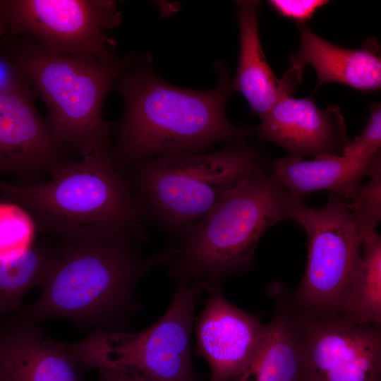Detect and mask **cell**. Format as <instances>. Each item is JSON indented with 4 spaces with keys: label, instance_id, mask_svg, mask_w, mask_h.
Instances as JSON below:
<instances>
[{
    "label": "cell",
    "instance_id": "obj_8",
    "mask_svg": "<svg viewBox=\"0 0 381 381\" xmlns=\"http://www.w3.org/2000/svg\"><path fill=\"white\" fill-rule=\"evenodd\" d=\"M308 236L303 277L291 298L303 315L315 319L341 315L361 258L362 239L346 200L331 192L322 208L298 198L291 218Z\"/></svg>",
    "mask_w": 381,
    "mask_h": 381
},
{
    "label": "cell",
    "instance_id": "obj_4",
    "mask_svg": "<svg viewBox=\"0 0 381 381\" xmlns=\"http://www.w3.org/2000/svg\"><path fill=\"white\" fill-rule=\"evenodd\" d=\"M110 147L61 164L48 181L11 183L0 180V201L23 208L36 229L44 234L107 225L131 231L145 241L142 224L146 216L116 169Z\"/></svg>",
    "mask_w": 381,
    "mask_h": 381
},
{
    "label": "cell",
    "instance_id": "obj_22",
    "mask_svg": "<svg viewBox=\"0 0 381 381\" xmlns=\"http://www.w3.org/2000/svg\"><path fill=\"white\" fill-rule=\"evenodd\" d=\"M370 177L367 183H360L345 199L361 237L375 231L381 220V169Z\"/></svg>",
    "mask_w": 381,
    "mask_h": 381
},
{
    "label": "cell",
    "instance_id": "obj_12",
    "mask_svg": "<svg viewBox=\"0 0 381 381\" xmlns=\"http://www.w3.org/2000/svg\"><path fill=\"white\" fill-rule=\"evenodd\" d=\"M206 291L205 308L195 318V350L210 366V381H236L260 350L266 326L229 302L221 286Z\"/></svg>",
    "mask_w": 381,
    "mask_h": 381
},
{
    "label": "cell",
    "instance_id": "obj_20",
    "mask_svg": "<svg viewBox=\"0 0 381 381\" xmlns=\"http://www.w3.org/2000/svg\"><path fill=\"white\" fill-rule=\"evenodd\" d=\"M361 258L341 315L358 324L381 326V238L363 234Z\"/></svg>",
    "mask_w": 381,
    "mask_h": 381
},
{
    "label": "cell",
    "instance_id": "obj_18",
    "mask_svg": "<svg viewBox=\"0 0 381 381\" xmlns=\"http://www.w3.org/2000/svg\"><path fill=\"white\" fill-rule=\"evenodd\" d=\"M381 169L380 155L358 160L324 154L311 160L289 155L276 159L272 174L294 197L329 190L347 199L365 176Z\"/></svg>",
    "mask_w": 381,
    "mask_h": 381
},
{
    "label": "cell",
    "instance_id": "obj_2",
    "mask_svg": "<svg viewBox=\"0 0 381 381\" xmlns=\"http://www.w3.org/2000/svg\"><path fill=\"white\" fill-rule=\"evenodd\" d=\"M218 85L211 90L180 88L148 70L120 74L117 91L124 111L110 152L123 173L143 160L170 152L198 153L222 141L242 143L248 132L226 119L224 107L233 92L229 73L217 64Z\"/></svg>",
    "mask_w": 381,
    "mask_h": 381
},
{
    "label": "cell",
    "instance_id": "obj_6",
    "mask_svg": "<svg viewBox=\"0 0 381 381\" xmlns=\"http://www.w3.org/2000/svg\"><path fill=\"white\" fill-rule=\"evenodd\" d=\"M131 167L125 179L146 218L176 233L263 169L257 151L243 142L209 154L166 153Z\"/></svg>",
    "mask_w": 381,
    "mask_h": 381
},
{
    "label": "cell",
    "instance_id": "obj_24",
    "mask_svg": "<svg viewBox=\"0 0 381 381\" xmlns=\"http://www.w3.org/2000/svg\"><path fill=\"white\" fill-rule=\"evenodd\" d=\"M325 0H270V6L282 16L298 23L310 20L322 6L327 4Z\"/></svg>",
    "mask_w": 381,
    "mask_h": 381
},
{
    "label": "cell",
    "instance_id": "obj_26",
    "mask_svg": "<svg viewBox=\"0 0 381 381\" xmlns=\"http://www.w3.org/2000/svg\"><path fill=\"white\" fill-rule=\"evenodd\" d=\"M4 30V26H3V24L0 20V35H1L2 33V31Z\"/></svg>",
    "mask_w": 381,
    "mask_h": 381
},
{
    "label": "cell",
    "instance_id": "obj_19",
    "mask_svg": "<svg viewBox=\"0 0 381 381\" xmlns=\"http://www.w3.org/2000/svg\"><path fill=\"white\" fill-rule=\"evenodd\" d=\"M55 254L51 235L36 240L20 253L0 256V318L18 312L25 295L34 287L43 285Z\"/></svg>",
    "mask_w": 381,
    "mask_h": 381
},
{
    "label": "cell",
    "instance_id": "obj_3",
    "mask_svg": "<svg viewBox=\"0 0 381 381\" xmlns=\"http://www.w3.org/2000/svg\"><path fill=\"white\" fill-rule=\"evenodd\" d=\"M262 169L248 179L201 219L178 234L163 250V264L176 280L200 285L203 291L221 286L231 275L248 270L264 233L291 218L296 200Z\"/></svg>",
    "mask_w": 381,
    "mask_h": 381
},
{
    "label": "cell",
    "instance_id": "obj_21",
    "mask_svg": "<svg viewBox=\"0 0 381 381\" xmlns=\"http://www.w3.org/2000/svg\"><path fill=\"white\" fill-rule=\"evenodd\" d=\"M35 224L18 205L0 201V256L28 248L34 241Z\"/></svg>",
    "mask_w": 381,
    "mask_h": 381
},
{
    "label": "cell",
    "instance_id": "obj_11",
    "mask_svg": "<svg viewBox=\"0 0 381 381\" xmlns=\"http://www.w3.org/2000/svg\"><path fill=\"white\" fill-rule=\"evenodd\" d=\"M303 314V313H302ZM300 381H380L381 326L305 315Z\"/></svg>",
    "mask_w": 381,
    "mask_h": 381
},
{
    "label": "cell",
    "instance_id": "obj_17",
    "mask_svg": "<svg viewBox=\"0 0 381 381\" xmlns=\"http://www.w3.org/2000/svg\"><path fill=\"white\" fill-rule=\"evenodd\" d=\"M299 49L290 56L292 66L310 64L318 76L315 90L328 83H339L362 91L381 86V60L375 39L369 38L358 49L336 46L300 26Z\"/></svg>",
    "mask_w": 381,
    "mask_h": 381
},
{
    "label": "cell",
    "instance_id": "obj_16",
    "mask_svg": "<svg viewBox=\"0 0 381 381\" xmlns=\"http://www.w3.org/2000/svg\"><path fill=\"white\" fill-rule=\"evenodd\" d=\"M275 302L260 350L236 381H300L303 366L305 324L282 284L268 288Z\"/></svg>",
    "mask_w": 381,
    "mask_h": 381
},
{
    "label": "cell",
    "instance_id": "obj_23",
    "mask_svg": "<svg viewBox=\"0 0 381 381\" xmlns=\"http://www.w3.org/2000/svg\"><path fill=\"white\" fill-rule=\"evenodd\" d=\"M367 124L355 139L342 149L343 156L358 160L370 158L380 152L381 146V105L373 103L370 107Z\"/></svg>",
    "mask_w": 381,
    "mask_h": 381
},
{
    "label": "cell",
    "instance_id": "obj_13",
    "mask_svg": "<svg viewBox=\"0 0 381 381\" xmlns=\"http://www.w3.org/2000/svg\"><path fill=\"white\" fill-rule=\"evenodd\" d=\"M260 119L255 128L258 137L282 146L290 155H336L338 146L347 143L339 106L320 109L312 96L286 97Z\"/></svg>",
    "mask_w": 381,
    "mask_h": 381
},
{
    "label": "cell",
    "instance_id": "obj_10",
    "mask_svg": "<svg viewBox=\"0 0 381 381\" xmlns=\"http://www.w3.org/2000/svg\"><path fill=\"white\" fill-rule=\"evenodd\" d=\"M15 71L0 85V174L28 183L70 161L68 148L56 139L35 107V92Z\"/></svg>",
    "mask_w": 381,
    "mask_h": 381
},
{
    "label": "cell",
    "instance_id": "obj_14",
    "mask_svg": "<svg viewBox=\"0 0 381 381\" xmlns=\"http://www.w3.org/2000/svg\"><path fill=\"white\" fill-rule=\"evenodd\" d=\"M12 317L0 327V381H85L72 344Z\"/></svg>",
    "mask_w": 381,
    "mask_h": 381
},
{
    "label": "cell",
    "instance_id": "obj_9",
    "mask_svg": "<svg viewBox=\"0 0 381 381\" xmlns=\"http://www.w3.org/2000/svg\"><path fill=\"white\" fill-rule=\"evenodd\" d=\"M0 20L14 33L30 36L60 52L118 61L116 42L106 32L121 14L111 0H8L0 1Z\"/></svg>",
    "mask_w": 381,
    "mask_h": 381
},
{
    "label": "cell",
    "instance_id": "obj_25",
    "mask_svg": "<svg viewBox=\"0 0 381 381\" xmlns=\"http://www.w3.org/2000/svg\"><path fill=\"white\" fill-rule=\"evenodd\" d=\"M96 381H141L134 375L117 369H99L98 378Z\"/></svg>",
    "mask_w": 381,
    "mask_h": 381
},
{
    "label": "cell",
    "instance_id": "obj_5",
    "mask_svg": "<svg viewBox=\"0 0 381 381\" xmlns=\"http://www.w3.org/2000/svg\"><path fill=\"white\" fill-rule=\"evenodd\" d=\"M13 59L16 70L46 105L49 124L59 142L82 157L110 147L111 124L103 118V104L131 58L107 63L56 52L23 35Z\"/></svg>",
    "mask_w": 381,
    "mask_h": 381
},
{
    "label": "cell",
    "instance_id": "obj_1",
    "mask_svg": "<svg viewBox=\"0 0 381 381\" xmlns=\"http://www.w3.org/2000/svg\"><path fill=\"white\" fill-rule=\"evenodd\" d=\"M52 236L56 255L42 294L13 317L35 324L61 318L81 327L128 331L142 309L135 289L150 269L162 265L163 252L145 255L136 234L107 225Z\"/></svg>",
    "mask_w": 381,
    "mask_h": 381
},
{
    "label": "cell",
    "instance_id": "obj_15",
    "mask_svg": "<svg viewBox=\"0 0 381 381\" xmlns=\"http://www.w3.org/2000/svg\"><path fill=\"white\" fill-rule=\"evenodd\" d=\"M240 33V56L231 83L233 91L241 92L250 112L262 118L282 99L293 95L301 81L303 68L294 66L278 79L269 66L258 31L259 1L236 3Z\"/></svg>",
    "mask_w": 381,
    "mask_h": 381
},
{
    "label": "cell",
    "instance_id": "obj_7",
    "mask_svg": "<svg viewBox=\"0 0 381 381\" xmlns=\"http://www.w3.org/2000/svg\"><path fill=\"white\" fill-rule=\"evenodd\" d=\"M202 288L176 280L171 303L163 316L139 332L95 329L73 343L83 373L117 369L141 381H198L190 354L195 309Z\"/></svg>",
    "mask_w": 381,
    "mask_h": 381
}]
</instances>
